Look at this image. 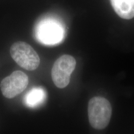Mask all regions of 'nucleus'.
Instances as JSON below:
<instances>
[{
	"instance_id": "7ed1b4c3",
	"label": "nucleus",
	"mask_w": 134,
	"mask_h": 134,
	"mask_svg": "<svg viewBox=\"0 0 134 134\" xmlns=\"http://www.w3.org/2000/svg\"><path fill=\"white\" fill-rule=\"evenodd\" d=\"M13 59L22 68L29 71L36 70L40 64V58L34 49L24 42H17L10 48Z\"/></svg>"
},
{
	"instance_id": "39448f33",
	"label": "nucleus",
	"mask_w": 134,
	"mask_h": 134,
	"mask_svg": "<svg viewBox=\"0 0 134 134\" xmlns=\"http://www.w3.org/2000/svg\"><path fill=\"white\" fill-rule=\"evenodd\" d=\"M28 83L29 78L26 74L21 71H15L2 80L0 87L3 96L11 99L21 93Z\"/></svg>"
},
{
	"instance_id": "f257e3e1",
	"label": "nucleus",
	"mask_w": 134,
	"mask_h": 134,
	"mask_svg": "<svg viewBox=\"0 0 134 134\" xmlns=\"http://www.w3.org/2000/svg\"><path fill=\"white\" fill-rule=\"evenodd\" d=\"M35 36L39 42L46 46H54L61 42L64 38V27L56 18L46 17L36 25Z\"/></svg>"
},
{
	"instance_id": "423d86ee",
	"label": "nucleus",
	"mask_w": 134,
	"mask_h": 134,
	"mask_svg": "<svg viewBox=\"0 0 134 134\" xmlns=\"http://www.w3.org/2000/svg\"><path fill=\"white\" fill-rule=\"evenodd\" d=\"M114 10L120 18L131 19L134 18V0H110Z\"/></svg>"
},
{
	"instance_id": "f03ea898",
	"label": "nucleus",
	"mask_w": 134,
	"mask_h": 134,
	"mask_svg": "<svg viewBox=\"0 0 134 134\" xmlns=\"http://www.w3.org/2000/svg\"><path fill=\"white\" fill-rule=\"evenodd\" d=\"M88 112L90 124L95 129H104L109 124L112 106L107 99L100 96L92 98L89 101Z\"/></svg>"
},
{
	"instance_id": "0eeeda50",
	"label": "nucleus",
	"mask_w": 134,
	"mask_h": 134,
	"mask_svg": "<svg viewBox=\"0 0 134 134\" xmlns=\"http://www.w3.org/2000/svg\"><path fill=\"white\" fill-rule=\"evenodd\" d=\"M46 99V92L42 88L36 87L31 89L25 95L24 104L30 108H36L44 103Z\"/></svg>"
},
{
	"instance_id": "20e7f679",
	"label": "nucleus",
	"mask_w": 134,
	"mask_h": 134,
	"mask_svg": "<svg viewBox=\"0 0 134 134\" xmlns=\"http://www.w3.org/2000/svg\"><path fill=\"white\" fill-rule=\"evenodd\" d=\"M76 66V60L69 55L61 56L55 62L52 69V78L58 88H64L69 84L70 76Z\"/></svg>"
}]
</instances>
